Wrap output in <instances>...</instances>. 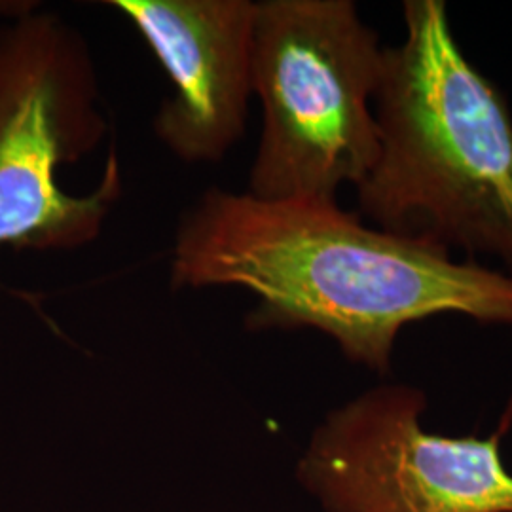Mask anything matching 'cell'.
Segmentation results:
<instances>
[{
    "label": "cell",
    "instance_id": "6da1fadb",
    "mask_svg": "<svg viewBox=\"0 0 512 512\" xmlns=\"http://www.w3.org/2000/svg\"><path fill=\"white\" fill-rule=\"evenodd\" d=\"M169 272L175 289H243L256 298L249 329L319 330L382 376L412 323L461 315L512 327L511 274L380 230L338 202L209 188L177 224Z\"/></svg>",
    "mask_w": 512,
    "mask_h": 512
},
{
    "label": "cell",
    "instance_id": "7a4b0ae2",
    "mask_svg": "<svg viewBox=\"0 0 512 512\" xmlns=\"http://www.w3.org/2000/svg\"><path fill=\"white\" fill-rule=\"evenodd\" d=\"M404 40L384 48L378 154L357 190L372 226L512 268V114L465 57L442 0H406Z\"/></svg>",
    "mask_w": 512,
    "mask_h": 512
},
{
    "label": "cell",
    "instance_id": "3957f363",
    "mask_svg": "<svg viewBox=\"0 0 512 512\" xmlns=\"http://www.w3.org/2000/svg\"><path fill=\"white\" fill-rule=\"evenodd\" d=\"M384 46L351 0H260L253 97L262 126L247 194L336 202L378 154Z\"/></svg>",
    "mask_w": 512,
    "mask_h": 512
},
{
    "label": "cell",
    "instance_id": "277c9868",
    "mask_svg": "<svg viewBox=\"0 0 512 512\" xmlns=\"http://www.w3.org/2000/svg\"><path fill=\"white\" fill-rule=\"evenodd\" d=\"M107 131L78 29L38 8L0 25V249L61 253L101 236L122 194L116 148L90 194H69L57 175L95 152Z\"/></svg>",
    "mask_w": 512,
    "mask_h": 512
},
{
    "label": "cell",
    "instance_id": "5b68a950",
    "mask_svg": "<svg viewBox=\"0 0 512 512\" xmlns=\"http://www.w3.org/2000/svg\"><path fill=\"white\" fill-rule=\"evenodd\" d=\"M425 410L416 385L368 389L315 431L302 482L329 512H512V399L488 437L427 431Z\"/></svg>",
    "mask_w": 512,
    "mask_h": 512
},
{
    "label": "cell",
    "instance_id": "8992f818",
    "mask_svg": "<svg viewBox=\"0 0 512 512\" xmlns=\"http://www.w3.org/2000/svg\"><path fill=\"white\" fill-rule=\"evenodd\" d=\"M126 16L173 93L152 129L190 165L219 164L245 135L253 97L255 0H105Z\"/></svg>",
    "mask_w": 512,
    "mask_h": 512
}]
</instances>
